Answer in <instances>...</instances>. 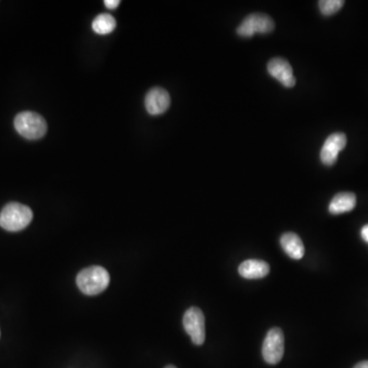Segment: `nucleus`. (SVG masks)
I'll return each instance as SVG.
<instances>
[{
  "mask_svg": "<svg viewBox=\"0 0 368 368\" xmlns=\"http://www.w3.org/2000/svg\"><path fill=\"white\" fill-rule=\"evenodd\" d=\"M80 291L89 296L102 293L110 283V274L102 266H91L80 271L77 275Z\"/></svg>",
  "mask_w": 368,
  "mask_h": 368,
  "instance_id": "nucleus-1",
  "label": "nucleus"
},
{
  "mask_svg": "<svg viewBox=\"0 0 368 368\" xmlns=\"http://www.w3.org/2000/svg\"><path fill=\"white\" fill-rule=\"evenodd\" d=\"M32 219V210L20 203L8 204L0 212V226L10 232L23 230Z\"/></svg>",
  "mask_w": 368,
  "mask_h": 368,
  "instance_id": "nucleus-2",
  "label": "nucleus"
},
{
  "mask_svg": "<svg viewBox=\"0 0 368 368\" xmlns=\"http://www.w3.org/2000/svg\"><path fill=\"white\" fill-rule=\"evenodd\" d=\"M14 128L23 138L36 140L43 138L47 131V124L39 113L34 111H22L14 118Z\"/></svg>",
  "mask_w": 368,
  "mask_h": 368,
  "instance_id": "nucleus-3",
  "label": "nucleus"
},
{
  "mask_svg": "<svg viewBox=\"0 0 368 368\" xmlns=\"http://www.w3.org/2000/svg\"><path fill=\"white\" fill-rule=\"evenodd\" d=\"M274 22L270 17L260 12L249 14L237 27V33L241 37H252L253 35L267 34L272 32Z\"/></svg>",
  "mask_w": 368,
  "mask_h": 368,
  "instance_id": "nucleus-4",
  "label": "nucleus"
},
{
  "mask_svg": "<svg viewBox=\"0 0 368 368\" xmlns=\"http://www.w3.org/2000/svg\"><path fill=\"white\" fill-rule=\"evenodd\" d=\"M285 353V336L279 327L270 329L263 343L262 354L269 365H277Z\"/></svg>",
  "mask_w": 368,
  "mask_h": 368,
  "instance_id": "nucleus-5",
  "label": "nucleus"
},
{
  "mask_svg": "<svg viewBox=\"0 0 368 368\" xmlns=\"http://www.w3.org/2000/svg\"><path fill=\"white\" fill-rule=\"evenodd\" d=\"M184 327L193 344L197 346L204 344L206 340L205 316L201 309L191 307L184 313Z\"/></svg>",
  "mask_w": 368,
  "mask_h": 368,
  "instance_id": "nucleus-6",
  "label": "nucleus"
},
{
  "mask_svg": "<svg viewBox=\"0 0 368 368\" xmlns=\"http://www.w3.org/2000/svg\"><path fill=\"white\" fill-rule=\"evenodd\" d=\"M347 138L344 133H334L327 138L321 151V160L325 165L332 166L338 159V153L345 149Z\"/></svg>",
  "mask_w": 368,
  "mask_h": 368,
  "instance_id": "nucleus-7",
  "label": "nucleus"
},
{
  "mask_svg": "<svg viewBox=\"0 0 368 368\" xmlns=\"http://www.w3.org/2000/svg\"><path fill=\"white\" fill-rule=\"evenodd\" d=\"M267 70L273 78L281 82L285 87H293L296 84L293 68H292L290 63L283 60V58H272L267 65Z\"/></svg>",
  "mask_w": 368,
  "mask_h": 368,
  "instance_id": "nucleus-8",
  "label": "nucleus"
},
{
  "mask_svg": "<svg viewBox=\"0 0 368 368\" xmlns=\"http://www.w3.org/2000/svg\"><path fill=\"white\" fill-rule=\"evenodd\" d=\"M171 98L167 90L161 87H155L147 92L146 96V109L147 113L153 116L161 115L169 109Z\"/></svg>",
  "mask_w": 368,
  "mask_h": 368,
  "instance_id": "nucleus-9",
  "label": "nucleus"
},
{
  "mask_svg": "<svg viewBox=\"0 0 368 368\" xmlns=\"http://www.w3.org/2000/svg\"><path fill=\"white\" fill-rule=\"evenodd\" d=\"M270 271V267L264 261L251 260L245 261L239 267V272L241 277L248 279H259L266 277Z\"/></svg>",
  "mask_w": 368,
  "mask_h": 368,
  "instance_id": "nucleus-10",
  "label": "nucleus"
},
{
  "mask_svg": "<svg viewBox=\"0 0 368 368\" xmlns=\"http://www.w3.org/2000/svg\"><path fill=\"white\" fill-rule=\"evenodd\" d=\"M281 245L288 256L294 260L304 257L305 248L302 239L294 232H288L281 237Z\"/></svg>",
  "mask_w": 368,
  "mask_h": 368,
  "instance_id": "nucleus-11",
  "label": "nucleus"
},
{
  "mask_svg": "<svg viewBox=\"0 0 368 368\" xmlns=\"http://www.w3.org/2000/svg\"><path fill=\"white\" fill-rule=\"evenodd\" d=\"M356 206V195L352 193H340L334 195L329 204V210L332 214L346 213L352 211Z\"/></svg>",
  "mask_w": 368,
  "mask_h": 368,
  "instance_id": "nucleus-12",
  "label": "nucleus"
},
{
  "mask_svg": "<svg viewBox=\"0 0 368 368\" xmlns=\"http://www.w3.org/2000/svg\"><path fill=\"white\" fill-rule=\"evenodd\" d=\"M116 28V20L109 14H102L96 17L92 22V29L100 35H108Z\"/></svg>",
  "mask_w": 368,
  "mask_h": 368,
  "instance_id": "nucleus-13",
  "label": "nucleus"
},
{
  "mask_svg": "<svg viewBox=\"0 0 368 368\" xmlns=\"http://www.w3.org/2000/svg\"><path fill=\"white\" fill-rule=\"evenodd\" d=\"M343 0H321L318 2L319 10L323 16H332L336 14L344 6Z\"/></svg>",
  "mask_w": 368,
  "mask_h": 368,
  "instance_id": "nucleus-14",
  "label": "nucleus"
},
{
  "mask_svg": "<svg viewBox=\"0 0 368 368\" xmlns=\"http://www.w3.org/2000/svg\"><path fill=\"white\" fill-rule=\"evenodd\" d=\"M119 4V0H106V1H105V6H106V8H108L109 10H113V8H118Z\"/></svg>",
  "mask_w": 368,
  "mask_h": 368,
  "instance_id": "nucleus-15",
  "label": "nucleus"
},
{
  "mask_svg": "<svg viewBox=\"0 0 368 368\" xmlns=\"http://www.w3.org/2000/svg\"><path fill=\"white\" fill-rule=\"evenodd\" d=\"M361 237H362V239L368 243V224L365 225V226L361 229Z\"/></svg>",
  "mask_w": 368,
  "mask_h": 368,
  "instance_id": "nucleus-16",
  "label": "nucleus"
},
{
  "mask_svg": "<svg viewBox=\"0 0 368 368\" xmlns=\"http://www.w3.org/2000/svg\"><path fill=\"white\" fill-rule=\"evenodd\" d=\"M354 368H368V361H362V362L355 365Z\"/></svg>",
  "mask_w": 368,
  "mask_h": 368,
  "instance_id": "nucleus-17",
  "label": "nucleus"
},
{
  "mask_svg": "<svg viewBox=\"0 0 368 368\" xmlns=\"http://www.w3.org/2000/svg\"><path fill=\"white\" fill-rule=\"evenodd\" d=\"M165 368H176L174 367V365H168V367H166Z\"/></svg>",
  "mask_w": 368,
  "mask_h": 368,
  "instance_id": "nucleus-18",
  "label": "nucleus"
}]
</instances>
